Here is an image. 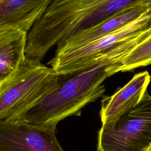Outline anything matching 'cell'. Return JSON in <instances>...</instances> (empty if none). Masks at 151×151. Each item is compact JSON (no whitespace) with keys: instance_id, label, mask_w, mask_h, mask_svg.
Masks as SVG:
<instances>
[{"instance_id":"6da1fadb","label":"cell","mask_w":151,"mask_h":151,"mask_svg":"<svg viewBox=\"0 0 151 151\" xmlns=\"http://www.w3.org/2000/svg\"><path fill=\"white\" fill-rule=\"evenodd\" d=\"M140 42L138 37L127 40L105 52L103 58L94 66L70 76L60 77V86L55 90L5 120L56 129L59 122L77 115L85 106L103 94L106 89L103 83L111 76L110 67L117 64Z\"/></svg>"},{"instance_id":"7a4b0ae2","label":"cell","mask_w":151,"mask_h":151,"mask_svg":"<svg viewBox=\"0 0 151 151\" xmlns=\"http://www.w3.org/2000/svg\"><path fill=\"white\" fill-rule=\"evenodd\" d=\"M60 76L41 61L26 58L0 83V121L8 120L55 90Z\"/></svg>"},{"instance_id":"3957f363","label":"cell","mask_w":151,"mask_h":151,"mask_svg":"<svg viewBox=\"0 0 151 151\" xmlns=\"http://www.w3.org/2000/svg\"><path fill=\"white\" fill-rule=\"evenodd\" d=\"M144 0H52L45 13L55 35L70 38Z\"/></svg>"},{"instance_id":"277c9868","label":"cell","mask_w":151,"mask_h":151,"mask_svg":"<svg viewBox=\"0 0 151 151\" xmlns=\"http://www.w3.org/2000/svg\"><path fill=\"white\" fill-rule=\"evenodd\" d=\"M150 29L151 6L134 20L100 38L55 52L48 64L60 77L72 75L94 66L102 60L101 54L107 51Z\"/></svg>"},{"instance_id":"5b68a950","label":"cell","mask_w":151,"mask_h":151,"mask_svg":"<svg viewBox=\"0 0 151 151\" xmlns=\"http://www.w3.org/2000/svg\"><path fill=\"white\" fill-rule=\"evenodd\" d=\"M151 144V96L116 119L102 123L98 151H145Z\"/></svg>"},{"instance_id":"8992f818","label":"cell","mask_w":151,"mask_h":151,"mask_svg":"<svg viewBox=\"0 0 151 151\" xmlns=\"http://www.w3.org/2000/svg\"><path fill=\"white\" fill-rule=\"evenodd\" d=\"M56 129L18 121H0V151H64Z\"/></svg>"},{"instance_id":"52a82bcc","label":"cell","mask_w":151,"mask_h":151,"mask_svg":"<svg viewBox=\"0 0 151 151\" xmlns=\"http://www.w3.org/2000/svg\"><path fill=\"white\" fill-rule=\"evenodd\" d=\"M150 81L148 71L139 73L112 96L104 97L100 111L102 123L116 119L137 104L147 91Z\"/></svg>"},{"instance_id":"ba28073f","label":"cell","mask_w":151,"mask_h":151,"mask_svg":"<svg viewBox=\"0 0 151 151\" xmlns=\"http://www.w3.org/2000/svg\"><path fill=\"white\" fill-rule=\"evenodd\" d=\"M52 0H0V31L27 33L44 15Z\"/></svg>"},{"instance_id":"9c48e42d","label":"cell","mask_w":151,"mask_h":151,"mask_svg":"<svg viewBox=\"0 0 151 151\" xmlns=\"http://www.w3.org/2000/svg\"><path fill=\"white\" fill-rule=\"evenodd\" d=\"M149 6L141 4L122 11L102 22L77 34L58 45L55 52L82 46L100 38L134 20L143 14Z\"/></svg>"},{"instance_id":"30bf717a","label":"cell","mask_w":151,"mask_h":151,"mask_svg":"<svg viewBox=\"0 0 151 151\" xmlns=\"http://www.w3.org/2000/svg\"><path fill=\"white\" fill-rule=\"evenodd\" d=\"M27 34L19 29L0 31V83L26 59Z\"/></svg>"},{"instance_id":"8fae6325","label":"cell","mask_w":151,"mask_h":151,"mask_svg":"<svg viewBox=\"0 0 151 151\" xmlns=\"http://www.w3.org/2000/svg\"><path fill=\"white\" fill-rule=\"evenodd\" d=\"M151 64V37L145 40L127 53L117 64L110 67L111 75L129 71Z\"/></svg>"},{"instance_id":"7c38bea8","label":"cell","mask_w":151,"mask_h":151,"mask_svg":"<svg viewBox=\"0 0 151 151\" xmlns=\"http://www.w3.org/2000/svg\"><path fill=\"white\" fill-rule=\"evenodd\" d=\"M142 4L147 6H151V0H144Z\"/></svg>"},{"instance_id":"4fadbf2b","label":"cell","mask_w":151,"mask_h":151,"mask_svg":"<svg viewBox=\"0 0 151 151\" xmlns=\"http://www.w3.org/2000/svg\"><path fill=\"white\" fill-rule=\"evenodd\" d=\"M147 151H151V144H150V146L149 147V148L147 149Z\"/></svg>"},{"instance_id":"5bb4252c","label":"cell","mask_w":151,"mask_h":151,"mask_svg":"<svg viewBox=\"0 0 151 151\" xmlns=\"http://www.w3.org/2000/svg\"><path fill=\"white\" fill-rule=\"evenodd\" d=\"M145 151H147V150H145Z\"/></svg>"}]
</instances>
